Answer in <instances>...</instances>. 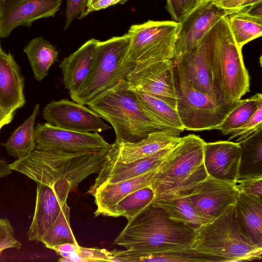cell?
I'll return each mask as SVG.
<instances>
[{
  "mask_svg": "<svg viewBox=\"0 0 262 262\" xmlns=\"http://www.w3.org/2000/svg\"><path fill=\"white\" fill-rule=\"evenodd\" d=\"M195 231L169 218L162 208L150 204L128 220L114 244L126 250L111 251L113 261H136L142 256L190 248Z\"/></svg>",
  "mask_w": 262,
  "mask_h": 262,
  "instance_id": "obj_1",
  "label": "cell"
},
{
  "mask_svg": "<svg viewBox=\"0 0 262 262\" xmlns=\"http://www.w3.org/2000/svg\"><path fill=\"white\" fill-rule=\"evenodd\" d=\"M205 59L217 100L232 105L250 91V77L242 49L231 32L226 16L203 38Z\"/></svg>",
  "mask_w": 262,
  "mask_h": 262,
  "instance_id": "obj_2",
  "label": "cell"
},
{
  "mask_svg": "<svg viewBox=\"0 0 262 262\" xmlns=\"http://www.w3.org/2000/svg\"><path fill=\"white\" fill-rule=\"evenodd\" d=\"M92 152H73L35 148L25 157L9 164L37 184L52 186L67 180L73 190L90 175L98 173L106 160L111 148Z\"/></svg>",
  "mask_w": 262,
  "mask_h": 262,
  "instance_id": "obj_3",
  "label": "cell"
},
{
  "mask_svg": "<svg viewBox=\"0 0 262 262\" xmlns=\"http://www.w3.org/2000/svg\"><path fill=\"white\" fill-rule=\"evenodd\" d=\"M205 142L193 134L181 138L155 169L149 184L154 200L187 196L208 176L203 164Z\"/></svg>",
  "mask_w": 262,
  "mask_h": 262,
  "instance_id": "obj_4",
  "label": "cell"
},
{
  "mask_svg": "<svg viewBox=\"0 0 262 262\" xmlns=\"http://www.w3.org/2000/svg\"><path fill=\"white\" fill-rule=\"evenodd\" d=\"M87 104L113 126L117 143L138 142L151 133L170 130L155 120L140 102L126 80L119 81Z\"/></svg>",
  "mask_w": 262,
  "mask_h": 262,
  "instance_id": "obj_5",
  "label": "cell"
},
{
  "mask_svg": "<svg viewBox=\"0 0 262 262\" xmlns=\"http://www.w3.org/2000/svg\"><path fill=\"white\" fill-rule=\"evenodd\" d=\"M190 248L206 257L210 262L253 261L262 258V248L251 242L240 230L234 205L198 229Z\"/></svg>",
  "mask_w": 262,
  "mask_h": 262,
  "instance_id": "obj_6",
  "label": "cell"
},
{
  "mask_svg": "<svg viewBox=\"0 0 262 262\" xmlns=\"http://www.w3.org/2000/svg\"><path fill=\"white\" fill-rule=\"evenodd\" d=\"M129 44L127 33L99 41L87 77L78 90L71 95L75 102L85 105L119 81L127 80L135 65L125 63Z\"/></svg>",
  "mask_w": 262,
  "mask_h": 262,
  "instance_id": "obj_7",
  "label": "cell"
},
{
  "mask_svg": "<svg viewBox=\"0 0 262 262\" xmlns=\"http://www.w3.org/2000/svg\"><path fill=\"white\" fill-rule=\"evenodd\" d=\"M178 30L179 23L174 20H148L132 25L127 33L129 44L124 62L135 65L172 60Z\"/></svg>",
  "mask_w": 262,
  "mask_h": 262,
  "instance_id": "obj_8",
  "label": "cell"
},
{
  "mask_svg": "<svg viewBox=\"0 0 262 262\" xmlns=\"http://www.w3.org/2000/svg\"><path fill=\"white\" fill-rule=\"evenodd\" d=\"M176 110L184 130L216 129L237 104H223L210 95L196 90L173 75Z\"/></svg>",
  "mask_w": 262,
  "mask_h": 262,
  "instance_id": "obj_9",
  "label": "cell"
},
{
  "mask_svg": "<svg viewBox=\"0 0 262 262\" xmlns=\"http://www.w3.org/2000/svg\"><path fill=\"white\" fill-rule=\"evenodd\" d=\"M126 80L130 89L156 97L176 109L172 60L136 64Z\"/></svg>",
  "mask_w": 262,
  "mask_h": 262,
  "instance_id": "obj_10",
  "label": "cell"
},
{
  "mask_svg": "<svg viewBox=\"0 0 262 262\" xmlns=\"http://www.w3.org/2000/svg\"><path fill=\"white\" fill-rule=\"evenodd\" d=\"M49 124L82 133H100L111 128L96 112L85 105L67 99L53 100L43 110Z\"/></svg>",
  "mask_w": 262,
  "mask_h": 262,
  "instance_id": "obj_11",
  "label": "cell"
},
{
  "mask_svg": "<svg viewBox=\"0 0 262 262\" xmlns=\"http://www.w3.org/2000/svg\"><path fill=\"white\" fill-rule=\"evenodd\" d=\"M35 142L36 148L73 152L97 151L111 145L98 133L74 132L47 123L35 127Z\"/></svg>",
  "mask_w": 262,
  "mask_h": 262,
  "instance_id": "obj_12",
  "label": "cell"
},
{
  "mask_svg": "<svg viewBox=\"0 0 262 262\" xmlns=\"http://www.w3.org/2000/svg\"><path fill=\"white\" fill-rule=\"evenodd\" d=\"M228 14L227 11L216 7L211 0L201 3L190 10L178 22L173 58L196 48L205 34Z\"/></svg>",
  "mask_w": 262,
  "mask_h": 262,
  "instance_id": "obj_13",
  "label": "cell"
},
{
  "mask_svg": "<svg viewBox=\"0 0 262 262\" xmlns=\"http://www.w3.org/2000/svg\"><path fill=\"white\" fill-rule=\"evenodd\" d=\"M73 191L67 180H61L52 186L37 184L34 216L27 231L29 241L40 242L46 231L58 217Z\"/></svg>",
  "mask_w": 262,
  "mask_h": 262,
  "instance_id": "obj_14",
  "label": "cell"
},
{
  "mask_svg": "<svg viewBox=\"0 0 262 262\" xmlns=\"http://www.w3.org/2000/svg\"><path fill=\"white\" fill-rule=\"evenodd\" d=\"M62 0H3L0 38L8 37L18 26L30 27L40 18L54 17Z\"/></svg>",
  "mask_w": 262,
  "mask_h": 262,
  "instance_id": "obj_15",
  "label": "cell"
},
{
  "mask_svg": "<svg viewBox=\"0 0 262 262\" xmlns=\"http://www.w3.org/2000/svg\"><path fill=\"white\" fill-rule=\"evenodd\" d=\"M238 194L235 184L208 176L186 197L198 211L215 220L235 204Z\"/></svg>",
  "mask_w": 262,
  "mask_h": 262,
  "instance_id": "obj_16",
  "label": "cell"
},
{
  "mask_svg": "<svg viewBox=\"0 0 262 262\" xmlns=\"http://www.w3.org/2000/svg\"><path fill=\"white\" fill-rule=\"evenodd\" d=\"M241 155L238 142H205L203 164L208 176L235 184L238 178Z\"/></svg>",
  "mask_w": 262,
  "mask_h": 262,
  "instance_id": "obj_17",
  "label": "cell"
},
{
  "mask_svg": "<svg viewBox=\"0 0 262 262\" xmlns=\"http://www.w3.org/2000/svg\"><path fill=\"white\" fill-rule=\"evenodd\" d=\"M172 62L176 77L193 89L218 101L205 59L203 38L196 48L172 59Z\"/></svg>",
  "mask_w": 262,
  "mask_h": 262,
  "instance_id": "obj_18",
  "label": "cell"
},
{
  "mask_svg": "<svg viewBox=\"0 0 262 262\" xmlns=\"http://www.w3.org/2000/svg\"><path fill=\"white\" fill-rule=\"evenodd\" d=\"M177 143L152 155L132 162L105 161L88 193L93 194L95 190L102 185L129 180L155 169Z\"/></svg>",
  "mask_w": 262,
  "mask_h": 262,
  "instance_id": "obj_19",
  "label": "cell"
},
{
  "mask_svg": "<svg viewBox=\"0 0 262 262\" xmlns=\"http://www.w3.org/2000/svg\"><path fill=\"white\" fill-rule=\"evenodd\" d=\"M170 130H161L150 134L137 142L117 143L111 144L106 161L128 163L152 155L178 142L181 137Z\"/></svg>",
  "mask_w": 262,
  "mask_h": 262,
  "instance_id": "obj_20",
  "label": "cell"
},
{
  "mask_svg": "<svg viewBox=\"0 0 262 262\" xmlns=\"http://www.w3.org/2000/svg\"><path fill=\"white\" fill-rule=\"evenodd\" d=\"M24 79L20 68L10 53L0 52V106L7 114L23 106Z\"/></svg>",
  "mask_w": 262,
  "mask_h": 262,
  "instance_id": "obj_21",
  "label": "cell"
},
{
  "mask_svg": "<svg viewBox=\"0 0 262 262\" xmlns=\"http://www.w3.org/2000/svg\"><path fill=\"white\" fill-rule=\"evenodd\" d=\"M99 40L91 38L59 65L62 71L63 82L70 95L75 93L89 75L92 66Z\"/></svg>",
  "mask_w": 262,
  "mask_h": 262,
  "instance_id": "obj_22",
  "label": "cell"
},
{
  "mask_svg": "<svg viewBox=\"0 0 262 262\" xmlns=\"http://www.w3.org/2000/svg\"><path fill=\"white\" fill-rule=\"evenodd\" d=\"M155 169L129 180L98 187L92 194L97 206L95 215L112 216L115 206L120 201L129 193L149 186Z\"/></svg>",
  "mask_w": 262,
  "mask_h": 262,
  "instance_id": "obj_23",
  "label": "cell"
},
{
  "mask_svg": "<svg viewBox=\"0 0 262 262\" xmlns=\"http://www.w3.org/2000/svg\"><path fill=\"white\" fill-rule=\"evenodd\" d=\"M234 207L242 233L257 246L262 248V200L239 192Z\"/></svg>",
  "mask_w": 262,
  "mask_h": 262,
  "instance_id": "obj_24",
  "label": "cell"
},
{
  "mask_svg": "<svg viewBox=\"0 0 262 262\" xmlns=\"http://www.w3.org/2000/svg\"><path fill=\"white\" fill-rule=\"evenodd\" d=\"M152 204L164 209L169 219L182 223L195 231L214 220L198 211L186 196L155 200Z\"/></svg>",
  "mask_w": 262,
  "mask_h": 262,
  "instance_id": "obj_25",
  "label": "cell"
},
{
  "mask_svg": "<svg viewBox=\"0 0 262 262\" xmlns=\"http://www.w3.org/2000/svg\"><path fill=\"white\" fill-rule=\"evenodd\" d=\"M238 143L241 148L238 179L262 177V129Z\"/></svg>",
  "mask_w": 262,
  "mask_h": 262,
  "instance_id": "obj_26",
  "label": "cell"
},
{
  "mask_svg": "<svg viewBox=\"0 0 262 262\" xmlns=\"http://www.w3.org/2000/svg\"><path fill=\"white\" fill-rule=\"evenodd\" d=\"M234 39L241 49L262 34V17L251 14L247 7L226 15Z\"/></svg>",
  "mask_w": 262,
  "mask_h": 262,
  "instance_id": "obj_27",
  "label": "cell"
},
{
  "mask_svg": "<svg viewBox=\"0 0 262 262\" xmlns=\"http://www.w3.org/2000/svg\"><path fill=\"white\" fill-rule=\"evenodd\" d=\"M35 78L42 80L48 74L52 65L56 61L58 52L42 37L32 39L24 48Z\"/></svg>",
  "mask_w": 262,
  "mask_h": 262,
  "instance_id": "obj_28",
  "label": "cell"
},
{
  "mask_svg": "<svg viewBox=\"0 0 262 262\" xmlns=\"http://www.w3.org/2000/svg\"><path fill=\"white\" fill-rule=\"evenodd\" d=\"M39 107L37 104L31 115L3 144L8 153L17 159L25 157L35 148L34 125Z\"/></svg>",
  "mask_w": 262,
  "mask_h": 262,
  "instance_id": "obj_29",
  "label": "cell"
},
{
  "mask_svg": "<svg viewBox=\"0 0 262 262\" xmlns=\"http://www.w3.org/2000/svg\"><path fill=\"white\" fill-rule=\"evenodd\" d=\"M135 91L142 105L155 120L180 134L184 130L176 109L156 97Z\"/></svg>",
  "mask_w": 262,
  "mask_h": 262,
  "instance_id": "obj_30",
  "label": "cell"
},
{
  "mask_svg": "<svg viewBox=\"0 0 262 262\" xmlns=\"http://www.w3.org/2000/svg\"><path fill=\"white\" fill-rule=\"evenodd\" d=\"M70 207L63 206L58 217L42 235L40 241L49 249L65 243H77L70 227Z\"/></svg>",
  "mask_w": 262,
  "mask_h": 262,
  "instance_id": "obj_31",
  "label": "cell"
},
{
  "mask_svg": "<svg viewBox=\"0 0 262 262\" xmlns=\"http://www.w3.org/2000/svg\"><path fill=\"white\" fill-rule=\"evenodd\" d=\"M261 102L262 95L260 93H256L246 99H241L216 129L224 135L231 134L248 120Z\"/></svg>",
  "mask_w": 262,
  "mask_h": 262,
  "instance_id": "obj_32",
  "label": "cell"
},
{
  "mask_svg": "<svg viewBox=\"0 0 262 262\" xmlns=\"http://www.w3.org/2000/svg\"><path fill=\"white\" fill-rule=\"evenodd\" d=\"M155 196L149 186L133 192L116 205L112 216H122L128 220L152 203Z\"/></svg>",
  "mask_w": 262,
  "mask_h": 262,
  "instance_id": "obj_33",
  "label": "cell"
},
{
  "mask_svg": "<svg viewBox=\"0 0 262 262\" xmlns=\"http://www.w3.org/2000/svg\"><path fill=\"white\" fill-rule=\"evenodd\" d=\"M136 261L210 262L205 256L191 248L184 250L151 254L138 258Z\"/></svg>",
  "mask_w": 262,
  "mask_h": 262,
  "instance_id": "obj_34",
  "label": "cell"
},
{
  "mask_svg": "<svg viewBox=\"0 0 262 262\" xmlns=\"http://www.w3.org/2000/svg\"><path fill=\"white\" fill-rule=\"evenodd\" d=\"M111 251L96 248H88L79 246L77 251L71 252L65 259L60 258L59 261H112Z\"/></svg>",
  "mask_w": 262,
  "mask_h": 262,
  "instance_id": "obj_35",
  "label": "cell"
},
{
  "mask_svg": "<svg viewBox=\"0 0 262 262\" xmlns=\"http://www.w3.org/2000/svg\"><path fill=\"white\" fill-rule=\"evenodd\" d=\"M260 129H262V102L248 120L231 134L228 141L236 138V142H241Z\"/></svg>",
  "mask_w": 262,
  "mask_h": 262,
  "instance_id": "obj_36",
  "label": "cell"
},
{
  "mask_svg": "<svg viewBox=\"0 0 262 262\" xmlns=\"http://www.w3.org/2000/svg\"><path fill=\"white\" fill-rule=\"evenodd\" d=\"M21 244L15 237L12 226L7 219L0 218V255L10 248L19 249Z\"/></svg>",
  "mask_w": 262,
  "mask_h": 262,
  "instance_id": "obj_37",
  "label": "cell"
},
{
  "mask_svg": "<svg viewBox=\"0 0 262 262\" xmlns=\"http://www.w3.org/2000/svg\"><path fill=\"white\" fill-rule=\"evenodd\" d=\"M235 185L239 192L262 200V177L239 179Z\"/></svg>",
  "mask_w": 262,
  "mask_h": 262,
  "instance_id": "obj_38",
  "label": "cell"
},
{
  "mask_svg": "<svg viewBox=\"0 0 262 262\" xmlns=\"http://www.w3.org/2000/svg\"><path fill=\"white\" fill-rule=\"evenodd\" d=\"M88 0H67L66 22L64 30H67L73 20L85 11Z\"/></svg>",
  "mask_w": 262,
  "mask_h": 262,
  "instance_id": "obj_39",
  "label": "cell"
},
{
  "mask_svg": "<svg viewBox=\"0 0 262 262\" xmlns=\"http://www.w3.org/2000/svg\"><path fill=\"white\" fill-rule=\"evenodd\" d=\"M128 1V0H98L93 4L87 7L85 11L79 16L78 19L83 18L92 12L104 9L116 4L124 5Z\"/></svg>",
  "mask_w": 262,
  "mask_h": 262,
  "instance_id": "obj_40",
  "label": "cell"
},
{
  "mask_svg": "<svg viewBox=\"0 0 262 262\" xmlns=\"http://www.w3.org/2000/svg\"><path fill=\"white\" fill-rule=\"evenodd\" d=\"M246 0H211L216 7L227 11L229 14L242 9Z\"/></svg>",
  "mask_w": 262,
  "mask_h": 262,
  "instance_id": "obj_41",
  "label": "cell"
},
{
  "mask_svg": "<svg viewBox=\"0 0 262 262\" xmlns=\"http://www.w3.org/2000/svg\"><path fill=\"white\" fill-rule=\"evenodd\" d=\"M80 246L77 243H65L58 246H54L52 248L55 252L60 255L62 259L67 258L70 254L74 251H77Z\"/></svg>",
  "mask_w": 262,
  "mask_h": 262,
  "instance_id": "obj_42",
  "label": "cell"
},
{
  "mask_svg": "<svg viewBox=\"0 0 262 262\" xmlns=\"http://www.w3.org/2000/svg\"><path fill=\"white\" fill-rule=\"evenodd\" d=\"M165 8L173 20L179 22L181 19L179 0H166Z\"/></svg>",
  "mask_w": 262,
  "mask_h": 262,
  "instance_id": "obj_43",
  "label": "cell"
},
{
  "mask_svg": "<svg viewBox=\"0 0 262 262\" xmlns=\"http://www.w3.org/2000/svg\"><path fill=\"white\" fill-rule=\"evenodd\" d=\"M201 0H179L181 18L198 5L201 3Z\"/></svg>",
  "mask_w": 262,
  "mask_h": 262,
  "instance_id": "obj_44",
  "label": "cell"
},
{
  "mask_svg": "<svg viewBox=\"0 0 262 262\" xmlns=\"http://www.w3.org/2000/svg\"><path fill=\"white\" fill-rule=\"evenodd\" d=\"M14 115L6 113L0 106V130L2 127L11 122Z\"/></svg>",
  "mask_w": 262,
  "mask_h": 262,
  "instance_id": "obj_45",
  "label": "cell"
},
{
  "mask_svg": "<svg viewBox=\"0 0 262 262\" xmlns=\"http://www.w3.org/2000/svg\"><path fill=\"white\" fill-rule=\"evenodd\" d=\"M12 172L9 164L0 159V178L6 177Z\"/></svg>",
  "mask_w": 262,
  "mask_h": 262,
  "instance_id": "obj_46",
  "label": "cell"
},
{
  "mask_svg": "<svg viewBox=\"0 0 262 262\" xmlns=\"http://www.w3.org/2000/svg\"><path fill=\"white\" fill-rule=\"evenodd\" d=\"M260 3H262V0H246L243 4L242 9Z\"/></svg>",
  "mask_w": 262,
  "mask_h": 262,
  "instance_id": "obj_47",
  "label": "cell"
},
{
  "mask_svg": "<svg viewBox=\"0 0 262 262\" xmlns=\"http://www.w3.org/2000/svg\"><path fill=\"white\" fill-rule=\"evenodd\" d=\"M98 0H88L87 7H89V6H90L91 5L93 4L94 3H95Z\"/></svg>",
  "mask_w": 262,
  "mask_h": 262,
  "instance_id": "obj_48",
  "label": "cell"
},
{
  "mask_svg": "<svg viewBox=\"0 0 262 262\" xmlns=\"http://www.w3.org/2000/svg\"><path fill=\"white\" fill-rule=\"evenodd\" d=\"M2 2H3V0H0V18H1V7H2ZM3 51L2 49L1 46V42H0V52H2Z\"/></svg>",
  "mask_w": 262,
  "mask_h": 262,
  "instance_id": "obj_49",
  "label": "cell"
},
{
  "mask_svg": "<svg viewBox=\"0 0 262 262\" xmlns=\"http://www.w3.org/2000/svg\"><path fill=\"white\" fill-rule=\"evenodd\" d=\"M210 1V0H201V3H203V2H207V1Z\"/></svg>",
  "mask_w": 262,
  "mask_h": 262,
  "instance_id": "obj_50",
  "label": "cell"
}]
</instances>
